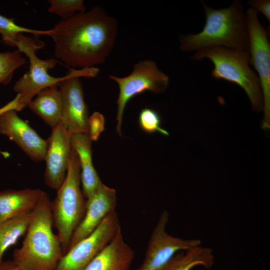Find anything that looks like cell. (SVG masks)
<instances>
[{
  "label": "cell",
  "instance_id": "cell-1",
  "mask_svg": "<svg viewBox=\"0 0 270 270\" xmlns=\"http://www.w3.org/2000/svg\"><path fill=\"white\" fill-rule=\"evenodd\" d=\"M118 23L101 7L78 12L50 29L54 56L72 69L104 62L116 40Z\"/></svg>",
  "mask_w": 270,
  "mask_h": 270
},
{
  "label": "cell",
  "instance_id": "cell-2",
  "mask_svg": "<svg viewBox=\"0 0 270 270\" xmlns=\"http://www.w3.org/2000/svg\"><path fill=\"white\" fill-rule=\"evenodd\" d=\"M206 22L200 32L180 35V50L198 52L214 47L249 51L246 12L240 0L226 8L214 9L202 4Z\"/></svg>",
  "mask_w": 270,
  "mask_h": 270
},
{
  "label": "cell",
  "instance_id": "cell-3",
  "mask_svg": "<svg viewBox=\"0 0 270 270\" xmlns=\"http://www.w3.org/2000/svg\"><path fill=\"white\" fill-rule=\"evenodd\" d=\"M51 200L42 190L34 209L20 248L14 250L13 261L26 270H56L64 256L52 231Z\"/></svg>",
  "mask_w": 270,
  "mask_h": 270
},
{
  "label": "cell",
  "instance_id": "cell-4",
  "mask_svg": "<svg viewBox=\"0 0 270 270\" xmlns=\"http://www.w3.org/2000/svg\"><path fill=\"white\" fill-rule=\"evenodd\" d=\"M192 60L208 59L214 68L211 76L238 84L247 94L253 110H263V98L257 74L250 68L249 51L224 47H214L196 52Z\"/></svg>",
  "mask_w": 270,
  "mask_h": 270
},
{
  "label": "cell",
  "instance_id": "cell-5",
  "mask_svg": "<svg viewBox=\"0 0 270 270\" xmlns=\"http://www.w3.org/2000/svg\"><path fill=\"white\" fill-rule=\"evenodd\" d=\"M80 167L78 156L72 147L66 178L51 202L53 226L57 230L64 255L68 252L72 234L82 220L86 200L80 188Z\"/></svg>",
  "mask_w": 270,
  "mask_h": 270
},
{
  "label": "cell",
  "instance_id": "cell-6",
  "mask_svg": "<svg viewBox=\"0 0 270 270\" xmlns=\"http://www.w3.org/2000/svg\"><path fill=\"white\" fill-rule=\"evenodd\" d=\"M42 42L38 43L30 36L20 34L15 47L28 59V70L16 82L14 90L17 93L14 100L7 104L16 112L28 106L34 96L42 90L52 86H58L64 78L54 77L48 73L56 64L54 58L42 60L36 56V52L42 48Z\"/></svg>",
  "mask_w": 270,
  "mask_h": 270
},
{
  "label": "cell",
  "instance_id": "cell-7",
  "mask_svg": "<svg viewBox=\"0 0 270 270\" xmlns=\"http://www.w3.org/2000/svg\"><path fill=\"white\" fill-rule=\"evenodd\" d=\"M109 78L118 86L119 94L116 101V131L121 135L123 114L128 101L134 96L146 91L158 94L168 88L170 78L150 60H140L136 63L132 72L126 76L120 78L110 75Z\"/></svg>",
  "mask_w": 270,
  "mask_h": 270
},
{
  "label": "cell",
  "instance_id": "cell-8",
  "mask_svg": "<svg viewBox=\"0 0 270 270\" xmlns=\"http://www.w3.org/2000/svg\"><path fill=\"white\" fill-rule=\"evenodd\" d=\"M99 72L96 67L70 68L58 86L62 99L60 122L72 134H88V110L80 78H94Z\"/></svg>",
  "mask_w": 270,
  "mask_h": 270
},
{
  "label": "cell",
  "instance_id": "cell-9",
  "mask_svg": "<svg viewBox=\"0 0 270 270\" xmlns=\"http://www.w3.org/2000/svg\"><path fill=\"white\" fill-rule=\"evenodd\" d=\"M258 13L252 6L246 10L250 64L256 70L260 84L264 112L262 128L266 130L270 126V44Z\"/></svg>",
  "mask_w": 270,
  "mask_h": 270
},
{
  "label": "cell",
  "instance_id": "cell-10",
  "mask_svg": "<svg viewBox=\"0 0 270 270\" xmlns=\"http://www.w3.org/2000/svg\"><path fill=\"white\" fill-rule=\"evenodd\" d=\"M120 228L114 210L90 234L68 250L61 258L56 270H84L109 244Z\"/></svg>",
  "mask_w": 270,
  "mask_h": 270
},
{
  "label": "cell",
  "instance_id": "cell-11",
  "mask_svg": "<svg viewBox=\"0 0 270 270\" xmlns=\"http://www.w3.org/2000/svg\"><path fill=\"white\" fill-rule=\"evenodd\" d=\"M168 212L164 211L153 230L144 261L136 270H158L177 252L200 246L199 239H183L168 233Z\"/></svg>",
  "mask_w": 270,
  "mask_h": 270
},
{
  "label": "cell",
  "instance_id": "cell-12",
  "mask_svg": "<svg viewBox=\"0 0 270 270\" xmlns=\"http://www.w3.org/2000/svg\"><path fill=\"white\" fill-rule=\"evenodd\" d=\"M71 135L60 122L52 128L50 135L46 139L44 182L48 187L56 191L66 178L70 164L72 152Z\"/></svg>",
  "mask_w": 270,
  "mask_h": 270
},
{
  "label": "cell",
  "instance_id": "cell-13",
  "mask_svg": "<svg viewBox=\"0 0 270 270\" xmlns=\"http://www.w3.org/2000/svg\"><path fill=\"white\" fill-rule=\"evenodd\" d=\"M0 134L14 142L33 161L44 160L46 140L6 106L0 108Z\"/></svg>",
  "mask_w": 270,
  "mask_h": 270
},
{
  "label": "cell",
  "instance_id": "cell-14",
  "mask_svg": "<svg viewBox=\"0 0 270 270\" xmlns=\"http://www.w3.org/2000/svg\"><path fill=\"white\" fill-rule=\"evenodd\" d=\"M116 204V190L102 183L86 199L84 216L72 234L68 250L90 234L108 214L115 210Z\"/></svg>",
  "mask_w": 270,
  "mask_h": 270
},
{
  "label": "cell",
  "instance_id": "cell-15",
  "mask_svg": "<svg viewBox=\"0 0 270 270\" xmlns=\"http://www.w3.org/2000/svg\"><path fill=\"white\" fill-rule=\"evenodd\" d=\"M134 256V252L124 240L120 228L84 270H130Z\"/></svg>",
  "mask_w": 270,
  "mask_h": 270
},
{
  "label": "cell",
  "instance_id": "cell-16",
  "mask_svg": "<svg viewBox=\"0 0 270 270\" xmlns=\"http://www.w3.org/2000/svg\"><path fill=\"white\" fill-rule=\"evenodd\" d=\"M92 141L88 134L76 133L71 135L72 146L79 159L82 192L86 199L92 196L102 184L92 164Z\"/></svg>",
  "mask_w": 270,
  "mask_h": 270
},
{
  "label": "cell",
  "instance_id": "cell-17",
  "mask_svg": "<svg viewBox=\"0 0 270 270\" xmlns=\"http://www.w3.org/2000/svg\"><path fill=\"white\" fill-rule=\"evenodd\" d=\"M42 191L39 188H27L0 192V223L32 212Z\"/></svg>",
  "mask_w": 270,
  "mask_h": 270
},
{
  "label": "cell",
  "instance_id": "cell-18",
  "mask_svg": "<svg viewBox=\"0 0 270 270\" xmlns=\"http://www.w3.org/2000/svg\"><path fill=\"white\" fill-rule=\"evenodd\" d=\"M57 86L42 90L28 105V108L52 128L60 122L62 99Z\"/></svg>",
  "mask_w": 270,
  "mask_h": 270
},
{
  "label": "cell",
  "instance_id": "cell-19",
  "mask_svg": "<svg viewBox=\"0 0 270 270\" xmlns=\"http://www.w3.org/2000/svg\"><path fill=\"white\" fill-rule=\"evenodd\" d=\"M214 264L212 250L199 246L177 252L158 270H191L198 266L208 269Z\"/></svg>",
  "mask_w": 270,
  "mask_h": 270
},
{
  "label": "cell",
  "instance_id": "cell-20",
  "mask_svg": "<svg viewBox=\"0 0 270 270\" xmlns=\"http://www.w3.org/2000/svg\"><path fill=\"white\" fill-rule=\"evenodd\" d=\"M31 217L32 212L0 223V262L5 251L26 233Z\"/></svg>",
  "mask_w": 270,
  "mask_h": 270
},
{
  "label": "cell",
  "instance_id": "cell-21",
  "mask_svg": "<svg viewBox=\"0 0 270 270\" xmlns=\"http://www.w3.org/2000/svg\"><path fill=\"white\" fill-rule=\"evenodd\" d=\"M49 30H37L24 27L17 24L14 18H8L0 14V35L1 42L6 46L14 47L20 34L28 33L35 36H48Z\"/></svg>",
  "mask_w": 270,
  "mask_h": 270
},
{
  "label": "cell",
  "instance_id": "cell-22",
  "mask_svg": "<svg viewBox=\"0 0 270 270\" xmlns=\"http://www.w3.org/2000/svg\"><path fill=\"white\" fill-rule=\"evenodd\" d=\"M28 63L18 50L0 52V84H9L16 70Z\"/></svg>",
  "mask_w": 270,
  "mask_h": 270
},
{
  "label": "cell",
  "instance_id": "cell-23",
  "mask_svg": "<svg viewBox=\"0 0 270 270\" xmlns=\"http://www.w3.org/2000/svg\"><path fill=\"white\" fill-rule=\"evenodd\" d=\"M48 11L60 16L62 20H67L78 12L86 11L82 0H48Z\"/></svg>",
  "mask_w": 270,
  "mask_h": 270
},
{
  "label": "cell",
  "instance_id": "cell-24",
  "mask_svg": "<svg viewBox=\"0 0 270 270\" xmlns=\"http://www.w3.org/2000/svg\"><path fill=\"white\" fill-rule=\"evenodd\" d=\"M139 124L144 132L148 133L160 132L164 136L169 133L161 127V120L156 112L149 108L142 109L139 114Z\"/></svg>",
  "mask_w": 270,
  "mask_h": 270
},
{
  "label": "cell",
  "instance_id": "cell-25",
  "mask_svg": "<svg viewBox=\"0 0 270 270\" xmlns=\"http://www.w3.org/2000/svg\"><path fill=\"white\" fill-rule=\"evenodd\" d=\"M88 134L92 140H96L104 130V118L98 112H94L88 118Z\"/></svg>",
  "mask_w": 270,
  "mask_h": 270
},
{
  "label": "cell",
  "instance_id": "cell-26",
  "mask_svg": "<svg viewBox=\"0 0 270 270\" xmlns=\"http://www.w3.org/2000/svg\"><path fill=\"white\" fill-rule=\"evenodd\" d=\"M251 6L258 12H261L270 22V0H252L248 2Z\"/></svg>",
  "mask_w": 270,
  "mask_h": 270
},
{
  "label": "cell",
  "instance_id": "cell-27",
  "mask_svg": "<svg viewBox=\"0 0 270 270\" xmlns=\"http://www.w3.org/2000/svg\"><path fill=\"white\" fill-rule=\"evenodd\" d=\"M0 270H26L13 260L1 261Z\"/></svg>",
  "mask_w": 270,
  "mask_h": 270
}]
</instances>
